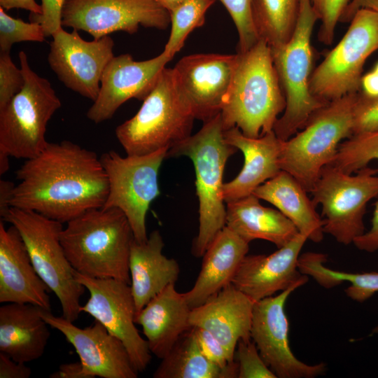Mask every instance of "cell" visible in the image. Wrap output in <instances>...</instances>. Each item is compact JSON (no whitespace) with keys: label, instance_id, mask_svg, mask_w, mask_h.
Returning a JSON list of instances; mask_svg holds the SVG:
<instances>
[{"label":"cell","instance_id":"9","mask_svg":"<svg viewBox=\"0 0 378 378\" xmlns=\"http://www.w3.org/2000/svg\"><path fill=\"white\" fill-rule=\"evenodd\" d=\"M18 57L25 83L0 110V152L28 160L47 146L48 123L62 103L49 80L30 67L26 52L21 50Z\"/></svg>","mask_w":378,"mask_h":378},{"label":"cell","instance_id":"21","mask_svg":"<svg viewBox=\"0 0 378 378\" xmlns=\"http://www.w3.org/2000/svg\"><path fill=\"white\" fill-rule=\"evenodd\" d=\"M48 287L36 272L24 242L13 225L0 222V302L31 304L50 310Z\"/></svg>","mask_w":378,"mask_h":378},{"label":"cell","instance_id":"40","mask_svg":"<svg viewBox=\"0 0 378 378\" xmlns=\"http://www.w3.org/2000/svg\"><path fill=\"white\" fill-rule=\"evenodd\" d=\"M376 130H378V96H368L360 90L354 109L353 134Z\"/></svg>","mask_w":378,"mask_h":378},{"label":"cell","instance_id":"36","mask_svg":"<svg viewBox=\"0 0 378 378\" xmlns=\"http://www.w3.org/2000/svg\"><path fill=\"white\" fill-rule=\"evenodd\" d=\"M231 16L238 33L237 52H245L258 41L252 15V0H218Z\"/></svg>","mask_w":378,"mask_h":378},{"label":"cell","instance_id":"32","mask_svg":"<svg viewBox=\"0 0 378 378\" xmlns=\"http://www.w3.org/2000/svg\"><path fill=\"white\" fill-rule=\"evenodd\" d=\"M300 0H252V15L260 39L270 48L287 43L296 26Z\"/></svg>","mask_w":378,"mask_h":378},{"label":"cell","instance_id":"53","mask_svg":"<svg viewBox=\"0 0 378 378\" xmlns=\"http://www.w3.org/2000/svg\"><path fill=\"white\" fill-rule=\"evenodd\" d=\"M374 332L378 333V326L373 330Z\"/></svg>","mask_w":378,"mask_h":378},{"label":"cell","instance_id":"16","mask_svg":"<svg viewBox=\"0 0 378 378\" xmlns=\"http://www.w3.org/2000/svg\"><path fill=\"white\" fill-rule=\"evenodd\" d=\"M293 286L276 296L254 302L251 337L267 365L279 378H314L326 370L325 363L306 364L292 352L288 340V321L285 304Z\"/></svg>","mask_w":378,"mask_h":378},{"label":"cell","instance_id":"15","mask_svg":"<svg viewBox=\"0 0 378 378\" xmlns=\"http://www.w3.org/2000/svg\"><path fill=\"white\" fill-rule=\"evenodd\" d=\"M52 37L48 55L51 69L67 88L94 102L102 74L114 57L113 40L108 35L88 41L78 30L67 32L62 27Z\"/></svg>","mask_w":378,"mask_h":378},{"label":"cell","instance_id":"25","mask_svg":"<svg viewBox=\"0 0 378 378\" xmlns=\"http://www.w3.org/2000/svg\"><path fill=\"white\" fill-rule=\"evenodd\" d=\"M248 244L227 226L218 233L202 256L201 270L193 286L184 293L191 309L202 304L232 284L247 255Z\"/></svg>","mask_w":378,"mask_h":378},{"label":"cell","instance_id":"41","mask_svg":"<svg viewBox=\"0 0 378 378\" xmlns=\"http://www.w3.org/2000/svg\"><path fill=\"white\" fill-rule=\"evenodd\" d=\"M192 330L202 354L209 360L222 369L234 361L230 358L223 345L209 332L195 326Z\"/></svg>","mask_w":378,"mask_h":378},{"label":"cell","instance_id":"12","mask_svg":"<svg viewBox=\"0 0 378 378\" xmlns=\"http://www.w3.org/2000/svg\"><path fill=\"white\" fill-rule=\"evenodd\" d=\"M342 38L313 71L309 88L316 98L329 102L360 90L363 69L378 50V13L358 10Z\"/></svg>","mask_w":378,"mask_h":378},{"label":"cell","instance_id":"49","mask_svg":"<svg viewBox=\"0 0 378 378\" xmlns=\"http://www.w3.org/2000/svg\"><path fill=\"white\" fill-rule=\"evenodd\" d=\"M360 90L368 96H378V74L373 69L362 76Z\"/></svg>","mask_w":378,"mask_h":378},{"label":"cell","instance_id":"6","mask_svg":"<svg viewBox=\"0 0 378 378\" xmlns=\"http://www.w3.org/2000/svg\"><path fill=\"white\" fill-rule=\"evenodd\" d=\"M358 92L329 102L309 117L304 126L282 140L280 167L309 192L324 167L332 163L342 141L353 134Z\"/></svg>","mask_w":378,"mask_h":378},{"label":"cell","instance_id":"43","mask_svg":"<svg viewBox=\"0 0 378 378\" xmlns=\"http://www.w3.org/2000/svg\"><path fill=\"white\" fill-rule=\"evenodd\" d=\"M353 244L359 250L366 252L378 250V200L374 205L370 229L356 238Z\"/></svg>","mask_w":378,"mask_h":378},{"label":"cell","instance_id":"51","mask_svg":"<svg viewBox=\"0 0 378 378\" xmlns=\"http://www.w3.org/2000/svg\"><path fill=\"white\" fill-rule=\"evenodd\" d=\"M9 156L0 152V174H5L9 169Z\"/></svg>","mask_w":378,"mask_h":378},{"label":"cell","instance_id":"11","mask_svg":"<svg viewBox=\"0 0 378 378\" xmlns=\"http://www.w3.org/2000/svg\"><path fill=\"white\" fill-rule=\"evenodd\" d=\"M167 148L144 155H120L114 150L99 158L108 183V192L102 208H118L127 217L134 239H148L146 214L160 195L158 174Z\"/></svg>","mask_w":378,"mask_h":378},{"label":"cell","instance_id":"42","mask_svg":"<svg viewBox=\"0 0 378 378\" xmlns=\"http://www.w3.org/2000/svg\"><path fill=\"white\" fill-rule=\"evenodd\" d=\"M42 12L41 14L30 13V22L40 24L46 37L52 35L62 27V14L66 0H41Z\"/></svg>","mask_w":378,"mask_h":378},{"label":"cell","instance_id":"34","mask_svg":"<svg viewBox=\"0 0 378 378\" xmlns=\"http://www.w3.org/2000/svg\"><path fill=\"white\" fill-rule=\"evenodd\" d=\"M378 161V130L356 134L342 141L332 164L348 174H354Z\"/></svg>","mask_w":378,"mask_h":378},{"label":"cell","instance_id":"48","mask_svg":"<svg viewBox=\"0 0 378 378\" xmlns=\"http://www.w3.org/2000/svg\"><path fill=\"white\" fill-rule=\"evenodd\" d=\"M0 6L4 9L22 8L29 10L33 14H41V6L35 0H0Z\"/></svg>","mask_w":378,"mask_h":378},{"label":"cell","instance_id":"8","mask_svg":"<svg viewBox=\"0 0 378 378\" xmlns=\"http://www.w3.org/2000/svg\"><path fill=\"white\" fill-rule=\"evenodd\" d=\"M1 220L18 229L36 272L59 300L62 316L76 321L81 313L80 300L86 288L76 280L61 244L63 223L16 207H11Z\"/></svg>","mask_w":378,"mask_h":378},{"label":"cell","instance_id":"45","mask_svg":"<svg viewBox=\"0 0 378 378\" xmlns=\"http://www.w3.org/2000/svg\"><path fill=\"white\" fill-rule=\"evenodd\" d=\"M362 8L370 9L378 13V0H350L340 22H350L354 14Z\"/></svg>","mask_w":378,"mask_h":378},{"label":"cell","instance_id":"50","mask_svg":"<svg viewBox=\"0 0 378 378\" xmlns=\"http://www.w3.org/2000/svg\"><path fill=\"white\" fill-rule=\"evenodd\" d=\"M162 8L167 10L169 13L172 10L186 2L188 0H155Z\"/></svg>","mask_w":378,"mask_h":378},{"label":"cell","instance_id":"5","mask_svg":"<svg viewBox=\"0 0 378 378\" xmlns=\"http://www.w3.org/2000/svg\"><path fill=\"white\" fill-rule=\"evenodd\" d=\"M195 117L176 85L173 69L164 68L137 113L118 125L115 136L129 155L171 149L191 135Z\"/></svg>","mask_w":378,"mask_h":378},{"label":"cell","instance_id":"10","mask_svg":"<svg viewBox=\"0 0 378 378\" xmlns=\"http://www.w3.org/2000/svg\"><path fill=\"white\" fill-rule=\"evenodd\" d=\"M377 172L368 166L354 174L324 167L310 191L315 205L321 206L324 233L348 245L365 232L367 204L378 196Z\"/></svg>","mask_w":378,"mask_h":378},{"label":"cell","instance_id":"39","mask_svg":"<svg viewBox=\"0 0 378 378\" xmlns=\"http://www.w3.org/2000/svg\"><path fill=\"white\" fill-rule=\"evenodd\" d=\"M24 83L22 71L13 62L10 52H0V110L22 90Z\"/></svg>","mask_w":378,"mask_h":378},{"label":"cell","instance_id":"35","mask_svg":"<svg viewBox=\"0 0 378 378\" xmlns=\"http://www.w3.org/2000/svg\"><path fill=\"white\" fill-rule=\"evenodd\" d=\"M43 27L34 22L14 18L0 7V52H10L13 44L24 41L43 42Z\"/></svg>","mask_w":378,"mask_h":378},{"label":"cell","instance_id":"27","mask_svg":"<svg viewBox=\"0 0 378 378\" xmlns=\"http://www.w3.org/2000/svg\"><path fill=\"white\" fill-rule=\"evenodd\" d=\"M40 308L15 302L0 307V352L22 363L43 356L50 332Z\"/></svg>","mask_w":378,"mask_h":378},{"label":"cell","instance_id":"18","mask_svg":"<svg viewBox=\"0 0 378 378\" xmlns=\"http://www.w3.org/2000/svg\"><path fill=\"white\" fill-rule=\"evenodd\" d=\"M172 58L164 50L144 61H135L127 53L114 56L102 74L98 96L87 111V118L98 124L111 119L129 99L144 101Z\"/></svg>","mask_w":378,"mask_h":378},{"label":"cell","instance_id":"4","mask_svg":"<svg viewBox=\"0 0 378 378\" xmlns=\"http://www.w3.org/2000/svg\"><path fill=\"white\" fill-rule=\"evenodd\" d=\"M220 113L204 122L195 134L168 150L167 158L186 156L193 164L199 202L198 233L192 254L202 257L218 233L225 226L226 206L223 177L225 164L237 148L225 138Z\"/></svg>","mask_w":378,"mask_h":378},{"label":"cell","instance_id":"26","mask_svg":"<svg viewBox=\"0 0 378 378\" xmlns=\"http://www.w3.org/2000/svg\"><path fill=\"white\" fill-rule=\"evenodd\" d=\"M164 246L158 230H153L144 242L132 241L129 269L136 314L169 285L178 281V263L162 253Z\"/></svg>","mask_w":378,"mask_h":378},{"label":"cell","instance_id":"1","mask_svg":"<svg viewBox=\"0 0 378 378\" xmlns=\"http://www.w3.org/2000/svg\"><path fill=\"white\" fill-rule=\"evenodd\" d=\"M11 206L34 211L62 223L102 208L108 183L100 158L67 140L48 143L16 172Z\"/></svg>","mask_w":378,"mask_h":378},{"label":"cell","instance_id":"30","mask_svg":"<svg viewBox=\"0 0 378 378\" xmlns=\"http://www.w3.org/2000/svg\"><path fill=\"white\" fill-rule=\"evenodd\" d=\"M161 360L154 378H223V369L202 354L192 327Z\"/></svg>","mask_w":378,"mask_h":378},{"label":"cell","instance_id":"23","mask_svg":"<svg viewBox=\"0 0 378 378\" xmlns=\"http://www.w3.org/2000/svg\"><path fill=\"white\" fill-rule=\"evenodd\" d=\"M224 134L227 143L244 155L239 173L224 183L223 198L226 204L252 195L258 187L281 170L279 161L282 140L274 130L257 138L245 136L236 127L225 130Z\"/></svg>","mask_w":378,"mask_h":378},{"label":"cell","instance_id":"38","mask_svg":"<svg viewBox=\"0 0 378 378\" xmlns=\"http://www.w3.org/2000/svg\"><path fill=\"white\" fill-rule=\"evenodd\" d=\"M350 0H311L313 8L321 22L318 38L320 42L330 45L340 18Z\"/></svg>","mask_w":378,"mask_h":378},{"label":"cell","instance_id":"29","mask_svg":"<svg viewBox=\"0 0 378 378\" xmlns=\"http://www.w3.org/2000/svg\"><path fill=\"white\" fill-rule=\"evenodd\" d=\"M307 190L289 173L281 170L253 192L281 211L307 239L318 243L323 238V221Z\"/></svg>","mask_w":378,"mask_h":378},{"label":"cell","instance_id":"7","mask_svg":"<svg viewBox=\"0 0 378 378\" xmlns=\"http://www.w3.org/2000/svg\"><path fill=\"white\" fill-rule=\"evenodd\" d=\"M318 16L311 0H300L295 28L285 44L271 48L272 59L286 98V108L277 120L274 132L287 140L306 124L316 110L328 102L310 91L314 59L311 38Z\"/></svg>","mask_w":378,"mask_h":378},{"label":"cell","instance_id":"47","mask_svg":"<svg viewBox=\"0 0 378 378\" xmlns=\"http://www.w3.org/2000/svg\"><path fill=\"white\" fill-rule=\"evenodd\" d=\"M15 184L6 180L0 181V216L2 220L12 207L10 202Z\"/></svg>","mask_w":378,"mask_h":378},{"label":"cell","instance_id":"19","mask_svg":"<svg viewBox=\"0 0 378 378\" xmlns=\"http://www.w3.org/2000/svg\"><path fill=\"white\" fill-rule=\"evenodd\" d=\"M41 317L59 331L74 346L83 367L86 378H136L128 351L121 340L110 333L99 322L80 328L63 316L40 308Z\"/></svg>","mask_w":378,"mask_h":378},{"label":"cell","instance_id":"22","mask_svg":"<svg viewBox=\"0 0 378 378\" xmlns=\"http://www.w3.org/2000/svg\"><path fill=\"white\" fill-rule=\"evenodd\" d=\"M254 302L232 284L192 309L190 323L209 332L234 360L240 340H250Z\"/></svg>","mask_w":378,"mask_h":378},{"label":"cell","instance_id":"3","mask_svg":"<svg viewBox=\"0 0 378 378\" xmlns=\"http://www.w3.org/2000/svg\"><path fill=\"white\" fill-rule=\"evenodd\" d=\"M134 237L118 208L88 210L66 223L60 241L74 270L93 278L130 285V248Z\"/></svg>","mask_w":378,"mask_h":378},{"label":"cell","instance_id":"44","mask_svg":"<svg viewBox=\"0 0 378 378\" xmlns=\"http://www.w3.org/2000/svg\"><path fill=\"white\" fill-rule=\"evenodd\" d=\"M31 370L25 363H19L0 352V378H29Z\"/></svg>","mask_w":378,"mask_h":378},{"label":"cell","instance_id":"24","mask_svg":"<svg viewBox=\"0 0 378 378\" xmlns=\"http://www.w3.org/2000/svg\"><path fill=\"white\" fill-rule=\"evenodd\" d=\"M191 310L184 293L170 284L136 314L134 321L141 326L152 354L163 358L181 335L192 328Z\"/></svg>","mask_w":378,"mask_h":378},{"label":"cell","instance_id":"20","mask_svg":"<svg viewBox=\"0 0 378 378\" xmlns=\"http://www.w3.org/2000/svg\"><path fill=\"white\" fill-rule=\"evenodd\" d=\"M307 240L304 235L298 233L270 255H246L232 284L254 302L278 291L303 286L308 276L300 272L298 260Z\"/></svg>","mask_w":378,"mask_h":378},{"label":"cell","instance_id":"46","mask_svg":"<svg viewBox=\"0 0 378 378\" xmlns=\"http://www.w3.org/2000/svg\"><path fill=\"white\" fill-rule=\"evenodd\" d=\"M50 378H86L80 361L63 363L58 370L49 375Z\"/></svg>","mask_w":378,"mask_h":378},{"label":"cell","instance_id":"37","mask_svg":"<svg viewBox=\"0 0 378 378\" xmlns=\"http://www.w3.org/2000/svg\"><path fill=\"white\" fill-rule=\"evenodd\" d=\"M238 378H276V374L262 358L252 340L237 344Z\"/></svg>","mask_w":378,"mask_h":378},{"label":"cell","instance_id":"14","mask_svg":"<svg viewBox=\"0 0 378 378\" xmlns=\"http://www.w3.org/2000/svg\"><path fill=\"white\" fill-rule=\"evenodd\" d=\"M169 12L155 0H66L62 24L99 39L115 31L136 33L139 27L167 29Z\"/></svg>","mask_w":378,"mask_h":378},{"label":"cell","instance_id":"13","mask_svg":"<svg viewBox=\"0 0 378 378\" xmlns=\"http://www.w3.org/2000/svg\"><path fill=\"white\" fill-rule=\"evenodd\" d=\"M74 274L90 293L80 312L90 315L121 340L134 368L139 372L144 371L152 354L135 326L136 308L130 285L114 279L90 277L75 270Z\"/></svg>","mask_w":378,"mask_h":378},{"label":"cell","instance_id":"2","mask_svg":"<svg viewBox=\"0 0 378 378\" xmlns=\"http://www.w3.org/2000/svg\"><path fill=\"white\" fill-rule=\"evenodd\" d=\"M237 60L220 113L225 130L236 127L246 136L257 138L273 130L286 108L270 46L259 41Z\"/></svg>","mask_w":378,"mask_h":378},{"label":"cell","instance_id":"52","mask_svg":"<svg viewBox=\"0 0 378 378\" xmlns=\"http://www.w3.org/2000/svg\"><path fill=\"white\" fill-rule=\"evenodd\" d=\"M373 70L378 74V62L374 65Z\"/></svg>","mask_w":378,"mask_h":378},{"label":"cell","instance_id":"28","mask_svg":"<svg viewBox=\"0 0 378 378\" xmlns=\"http://www.w3.org/2000/svg\"><path fill=\"white\" fill-rule=\"evenodd\" d=\"M260 200L252 194L227 202L225 226L248 243L262 239L280 248L299 232L281 211L262 206Z\"/></svg>","mask_w":378,"mask_h":378},{"label":"cell","instance_id":"33","mask_svg":"<svg viewBox=\"0 0 378 378\" xmlns=\"http://www.w3.org/2000/svg\"><path fill=\"white\" fill-rule=\"evenodd\" d=\"M215 1L188 0L169 12L171 31L163 50L174 57L190 32L203 25L206 13Z\"/></svg>","mask_w":378,"mask_h":378},{"label":"cell","instance_id":"31","mask_svg":"<svg viewBox=\"0 0 378 378\" xmlns=\"http://www.w3.org/2000/svg\"><path fill=\"white\" fill-rule=\"evenodd\" d=\"M326 255L321 253L307 252L300 254L298 260L300 272L314 278L321 286L327 288L347 281L346 295L354 301L363 302L378 292V272L351 273L334 270L323 263Z\"/></svg>","mask_w":378,"mask_h":378},{"label":"cell","instance_id":"17","mask_svg":"<svg viewBox=\"0 0 378 378\" xmlns=\"http://www.w3.org/2000/svg\"><path fill=\"white\" fill-rule=\"evenodd\" d=\"M237 54L198 53L173 68L177 89L195 119L203 122L220 113L232 80Z\"/></svg>","mask_w":378,"mask_h":378}]
</instances>
